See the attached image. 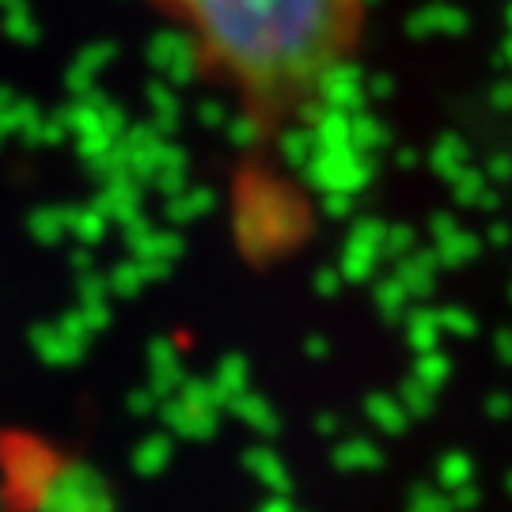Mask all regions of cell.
Listing matches in <instances>:
<instances>
[{
	"label": "cell",
	"mask_w": 512,
	"mask_h": 512,
	"mask_svg": "<svg viewBox=\"0 0 512 512\" xmlns=\"http://www.w3.org/2000/svg\"><path fill=\"white\" fill-rule=\"evenodd\" d=\"M202 69L251 122L274 129L304 118L346 73L365 0H160Z\"/></svg>",
	"instance_id": "6da1fadb"
}]
</instances>
